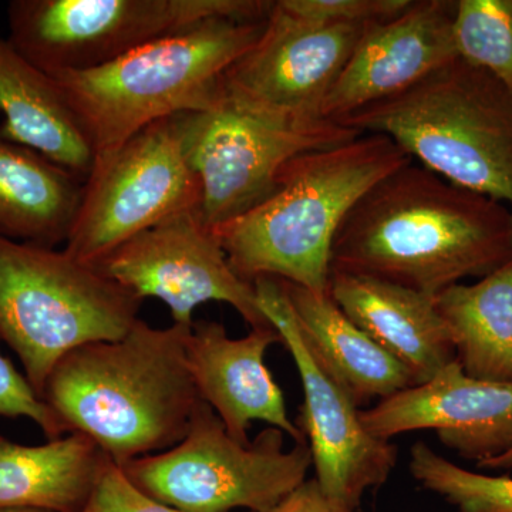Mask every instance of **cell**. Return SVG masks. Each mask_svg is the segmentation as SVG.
<instances>
[{
	"instance_id": "obj_1",
	"label": "cell",
	"mask_w": 512,
	"mask_h": 512,
	"mask_svg": "<svg viewBox=\"0 0 512 512\" xmlns=\"http://www.w3.org/2000/svg\"><path fill=\"white\" fill-rule=\"evenodd\" d=\"M512 259V211L423 165L393 171L340 225L330 271L390 282L434 298Z\"/></svg>"
},
{
	"instance_id": "obj_2",
	"label": "cell",
	"mask_w": 512,
	"mask_h": 512,
	"mask_svg": "<svg viewBox=\"0 0 512 512\" xmlns=\"http://www.w3.org/2000/svg\"><path fill=\"white\" fill-rule=\"evenodd\" d=\"M190 329L138 319L123 338L80 346L53 367L40 400L116 466L177 446L202 402L185 353Z\"/></svg>"
},
{
	"instance_id": "obj_3",
	"label": "cell",
	"mask_w": 512,
	"mask_h": 512,
	"mask_svg": "<svg viewBox=\"0 0 512 512\" xmlns=\"http://www.w3.org/2000/svg\"><path fill=\"white\" fill-rule=\"evenodd\" d=\"M410 163L382 134L303 153L284 165L271 197L212 231L235 274L249 284L274 278L329 295L340 225L370 188Z\"/></svg>"
},
{
	"instance_id": "obj_4",
	"label": "cell",
	"mask_w": 512,
	"mask_h": 512,
	"mask_svg": "<svg viewBox=\"0 0 512 512\" xmlns=\"http://www.w3.org/2000/svg\"><path fill=\"white\" fill-rule=\"evenodd\" d=\"M266 20H204L106 66L53 77L92 144L94 164L157 121L217 103L225 73L258 42Z\"/></svg>"
},
{
	"instance_id": "obj_5",
	"label": "cell",
	"mask_w": 512,
	"mask_h": 512,
	"mask_svg": "<svg viewBox=\"0 0 512 512\" xmlns=\"http://www.w3.org/2000/svg\"><path fill=\"white\" fill-rule=\"evenodd\" d=\"M382 134L448 183L512 211V93L457 57L412 89L338 121Z\"/></svg>"
},
{
	"instance_id": "obj_6",
	"label": "cell",
	"mask_w": 512,
	"mask_h": 512,
	"mask_svg": "<svg viewBox=\"0 0 512 512\" xmlns=\"http://www.w3.org/2000/svg\"><path fill=\"white\" fill-rule=\"evenodd\" d=\"M141 299L56 248L0 235V340L40 397L47 376L80 346L123 338Z\"/></svg>"
},
{
	"instance_id": "obj_7",
	"label": "cell",
	"mask_w": 512,
	"mask_h": 512,
	"mask_svg": "<svg viewBox=\"0 0 512 512\" xmlns=\"http://www.w3.org/2000/svg\"><path fill=\"white\" fill-rule=\"evenodd\" d=\"M308 441L285 448V433L269 426L241 443L201 402L177 446L121 466L141 493L187 512H265L308 480Z\"/></svg>"
},
{
	"instance_id": "obj_8",
	"label": "cell",
	"mask_w": 512,
	"mask_h": 512,
	"mask_svg": "<svg viewBox=\"0 0 512 512\" xmlns=\"http://www.w3.org/2000/svg\"><path fill=\"white\" fill-rule=\"evenodd\" d=\"M269 0H13L8 40L43 73L87 72L204 20L264 22Z\"/></svg>"
},
{
	"instance_id": "obj_9",
	"label": "cell",
	"mask_w": 512,
	"mask_h": 512,
	"mask_svg": "<svg viewBox=\"0 0 512 512\" xmlns=\"http://www.w3.org/2000/svg\"><path fill=\"white\" fill-rule=\"evenodd\" d=\"M185 160L200 185L198 215L221 227L271 197L284 165L362 136L336 121L295 124L245 106L222 89L208 109L174 116Z\"/></svg>"
},
{
	"instance_id": "obj_10",
	"label": "cell",
	"mask_w": 512,
	"mask_h": 512,
	"mask_svg": "<svg viewBox=\"0 0 512 512\" xmlns=\"http://www.w3.org/2000/svg\"><path fill=\"white\" fill-rule=\"evenodd\" d=\"M198 205L200 185L174 117L157 121L93 165L64 251L82 264L99 265L124 242Z\"/></svg>"
},
{
	"instance_id": "obj_11",
	"label": "cell",
	"mask_w": 512,
	"mask_h": 512,
	"mask_svg": "<svg viewBox=\"0 0 512 512\" xmlns=\"http://www.w3.org/2000/svg\"><path fill=\"white\" fill-rule=\"evenodd\" d=\"M254 286L259 308L278 330L301 376L305 400L296 426L311 448L316 481L332 500L356 512L367 491L387 483L399 451L366 430L362 410L313 355L281 282L259 278Z\"/></svg>"
},
{
	"instance_id": "obj_12",
	"label": "cell",
	"mask_w": 512,
	"mask_h": 512,
	"mask_svg": "<svg viewBox=\"0 0 512 512\" xmlns=\"http://www.w3.org/2000/svg\"><path fill=\"white\" fill-rule=\"evenodd\" d=\"M94 268L141 301L160 299L174 325L192 326L195 309L208 302L228 303L251 329L272 325L259 308L255 286L235 274L197 210L141 232Z\"/></svg>"
},
{
	"instance_id": "obj_13",
	"label": "cell",
	"mask_w": 512,
	"mask_h": 512,
	"mask_svg": "<svg viewBox=\"0 0 512 512\" xmlns=\"http://www.w3.org/2000/svg\"><path fill=\"white\" fill-rule=\"evenodd\" d=\"M372 25L315 22L276 0L258 42L229 67L222 89L291 123L325 120L326 96Z\"/></svg>"
},
{
	"instance_id": "obj_14",
	"label": "cell",
	"mask_w": 512,
	"mask_h": 512,
	"mask_svg": "<svg viewBox=\"0 0 512 512\" xmlns=\"http://www.w3.org/2000/svg\"><path fill=\"white\" fill-rule=\"evenodd\" d=\"M360 416L376 439L433 430L441 444L480 464L511 447L512 383L473 379L454 360L430 382L380 400Z\"/></svg>"
},
{
	"instance_id": "obj_15",
	"label": "cell",
	"mask_w": 512,
	"mask_h": 512,
	"mask_svg": "<svg viewBox=\"0 0 512 512\" xmlns=\"http://www.w3.org/2000/svg\"><path fill=\"white\" fill-rule=\"evenodd\" d=\"M456 9L451 0H413L396 18L373 23L326 96L323 119L338 123L457 59Z\"/></svg>"
},
{
	"instance_id": "obj_16",
	"label": "cell",
	"mask_w": 512,
	"mask_h": 512,
	"mask_svg": "<svg viewBox=\"0 0 512 512\" xmlns=\"http://www.w3.org/2000/svg\"><path fill=\"white\" fill-rule=\"evenodd\" d=\"M282 343L274 325L252 328L234 339L220 322L192 323L185 353L202 402L214 410L234 439L248 443V429L264 421L293 441L306 440L289 417L284 393L265 365L268 349Z\"/></svg>"
},
{
	"instance_id": "obj_17",
	"label": "cell",
	"mask_w": 512,
	"mask_h": 512,
	"mask_svg": "<svg viewBox=\"0 0 512 512\" xmlns=\"http://www.w3.org/2000/svg\"><path fill=\"white\" fill-rule=\"evenodd\" d=\"M329 296L340 311L412 376L430 382L456 360L433 298L379 279L330 271Z\"/></svg>"
},
{
	"instance_id": "obj_18",
	"label": "cell",
	"mask_w": 512,
	"mask_h": 512,
	"mask_svg": "<svg viewBox=\"0 0 512 512\" xmlns=\"http://www.w3.org/2000/svg\"><path fill=\"white\" fill-rule=\"evenodd\" d=\"M0 136L32 148L86 183L94 153L59 83L0 37Z\"/></svg>"
},
{
	"instance_id": "obj_19",
	"label": "cell",
	"mask_w": 512,
	"mask_h": 512,
	"mask_svg": "<svg viewBox=\"0 0 512 512\" xmlns=\"http://www.w3.org/2000/svg\"><path fill=\"white\" fill-rule=\"evenodd\" d=\"M279 282L313 355L359 409L416 386L410 373L357 328L329 295Z\"/></svg>"
},
{
	"instance_id": "obj_20",
	"label": "cell",
	"mask_w": 512,
	"mask_h": 512,
	"mask_svg": "<svg viewBox=\"0 0 512 512\" xmlns=\"http://www.w3.org/2000/svg\"><path fill=\"white\" fill-rule=\"evenodd\" d=\"M109 460L80 433L42 446H23L0 436V508L84 512Z\"/></svg>"
},
{
	"instance_id": "obj_21",
	"label": "cell",
	"mask_w": 512,
	"mask_h": 512,
	"mask_svg": "<svg viewBox=\"0 0 512 512\" xmlns=\"http://www.w3.org/2000/svg\"><path fill=\"white\" fill-rule=\"evenodd\" d=\"M84 181L32 148L0 136V235L56 248L66 244Z\"/></svg>"
},
{
	"instance_id": "obj_22",
	"label": "cell",
	"mask_w": 512,
	"mask_h": 512,
	"mask_svg": "<svg viewBox=\"0 0 512 512\" xmlns=\"http://www.w3.org/2000/svg\"><path fill=\"white\" fill-rule=\"evenodd\" d=\"M433 301L463 372L473 379L512 383V259L474 284L444 289Z\"/></svg>"
},
{
	"instance_id": "obj_23",
	"label": "cell",
	"mask_w": 512,
	"mask_h": 512,
	"mask_svg": "<svg viewBox=\"0 0 512 512\" xmlns=\"http://www.w3.org/2000/svg\"><path fill=\"white\" fill-rule=\"evenodd\" d=\"M409 471L423 490L439 495L458 512H512V478L474 473L417 441Z\"/></svg>"
},
{
	"instance_id": "obj_24",
	"label": "cell",
	"mask_w": 512,
	"mask_h": 512,
	"mask_svg": "<svg viewBox=\"0 0 512 512\" xmlns=\"http://www.w3.org/2000/svg\"><path fill=\"white\" fill-rule=\"evenodd\" d=\"M454 40L460 59L512 93V0H458Z\"/></svg>"
},
{
	"instance_id": "obj_25",
	"label": "cell",
	"mask_w": 512,
	"mask_h": 512,
	"mask_svg": "<svg viewBox=\"0 0 512 512\" xmlns=\"http://www.w3.org/2000/svg\"><path fill=\"white\" fill-rule=\"evenodd\" d=\"M289 12L322 23L370 25L396 18L413 0H281Z\"/></svg>"
},
{
	"instance_id": "obj_26",
	"label": "cell",
	"mask_w": 512,
	"mask_h": 512,
	"mask_svg": "<svg viewBox=\"0 0 512 512\" xmlns=\"http://www.w3.org/2000/svg\"><path fill=\"white\" fill-rule=\"evenodd\" d=\"M0 417L8 419H26L35 421L47 440H56L66 436L60 420L55 413L40 400L28 379L20 375L8 357L0 353Z\"/></svg>"
},
{
	"instance_id": "obj_27",
	"label": "cell",
	"mask_w": 512,
	"mask_h": 512,
	"mask_svg": "<svg viewBox=\"0 0 512 512\" xmlns=\"http://www.w3.org/2000/svg\"><path fill=\"white\" fill-rule=\"evenodd\" d=\"M84 512H187L141 493L113 461H107Z\"/></svg>"
},
{
	"instance_id": "obj_28",
	"label": "cell",
	"mask_w": 512,
	"mask_h": 512,
	"mask_svg": "<svg viewBox=\"0 0 512 512\" xmlns=\"http://www.w3.org/2000/svg\"><path fill=\"white\" fill-rule=\"evenodd\" d=\"M265 512H353L336 503L320 487L316 478H309Z\"/></svg>"
},
{
	"instance_id": "obj_29",
	"label": "cell",
	"mask_w": 512,
	"mask_h": 512,
	"mask_svg": "<svg viewBox=\"0 0 512 512\" xmlns=\"http://www.w3.org/2000/svg\"><path fill=\"white\" fill-rule=\"evenodd\" d=\"M480 468H487V470H503V468H512V444L505 453L500 456L488 458L483 463L477 464Z\"/></svg>"
},
{
	"instance_id": "obj_30",
	"label": "cell",
	"mask_w": 512,
	"mask_h": 512,
	"mask_svg": "<svg viewBox=\"0 0 512 512\" xmlns=\"http://www.w3.org/2000/svg\"><path fill=\"white\" fill-rule=\"evenodd\" d=\"M0 512H52V511L39 510V508H28V507H6V508H0Z\"/></svg>"
}]
</instances>
